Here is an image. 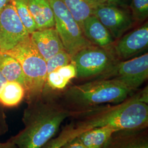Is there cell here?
I'll list each match as a JSON object with an SVG mask.
<instances>
[{
    "mask_svg": "<svg viewBox=\"0 0 148 148\" xmlns=\"http://www.w3.org/2000/svg\"><path fill=\"white\" fill-rule=\"evenodd\" d=\"M98 5H117L128 7V0H94Z\"/></svg>",
    "mask_w": 148,
    "mask_h": 148,
    "instance_id": "obj_24",
    "label": "cell"
},
{
    "mask_svg": "<svg viewBox=\"0 0 148 148\" xmlns=\"http://www.w3.org/2000/svg\"><path fill=\"white\" fill-rule=\"evenodd\" d=\"M148 77V54L119 61L106 74L97 79H114L125 85L132 92Z\"/></svg>",
    "mask_w": 148,
    "mask_h": 148,
    "instance_id": "obj_7",
    "label": "cell"
},
{
    "mask_svg": "<svg viewBox=\"0 0 148 148\" xmlns=\"http://www.w3.org/2000/svg\"><path fill=\"white\" fill-rule=\"evenodd\" d=\"M8 53L21 64L25 76V98L27 102L42 95L47 70L46 61L38 52L29 36L16 45Z\"/></svg>",
    "mask_w": 148,
    "mask_h": 148,
    "instance_id": "obj_4",
    "label": "cell"
},
{
    "mask_svg": "<svg viewBox=\"0 0 148 148\" xmlns=\"http://www.w3.org/2000/svg\"><path fill=\"white\" fill-rule=\"evenodd\" d=\"M60 148H87L81 143L77 136L70 139Z\"/></svg>",
    "mask_w": 148,
    "mask_h": 148,
    "instance_id": "obj_25",
    "label": "cell"
},
{
    "mask_svg": "<svg viewBox=\"0 0 148 148\" xmlns=\"http://www.w3.org/2000/svg\"><path fill=\"white\" fill-rule=\"evenodd\" d=\"M8 130V126L6 121L5 112L0 106V136L5 134Z\"/></svg>",
    "mask_w": 148,
    "mask_h": 148,
    "instance_id": "obj_26",
    "label": "cell"
},
{
    "mask_svg": "<svg viewBox=\"0 0 148 148\" xmlns=\"http://www.w3.org/2000/svg\"><path fill=\"white\" fill-rule=\"evenodd\" d=\"M148 46V23H144L116 40L112 46V52L119 61L134 58Z\"/></svg>",
    "mask_w": 148,
    "mask_h": 148,
    "instance_id": "obj_10",
    "label": "cell"
},
{
    "mask_svg": "<svg viewBox=\"0 0 148 148\" xmlns=\"http://www.w3.org/2000/svg\"><path fill=\"white\" fill-rule=\"evenodd\" d=\"M25 87L16 81H7L0 89V106L13 108L19 105L25 97Z\"/></svg>",
    "mask_w": 148,
    "mask_h": 148,
    "instance_id": "obj_16",
    "label": "cell"
},
{
    "mask_svg": "<svg viewBox=\"0 0 148 148\" xmlns=\"http://www.w3.org/2000/svg\"><path fill=\"white\" fill-rule=\"evenodd\" d=\"M30 37L38 52L46 61L65 49L55 27L36 30Z\"/></svg>",
    "mask_w": 148,
    "mask_h": 148,
    "instance_id": "obj_11",
    "label": "cell"
},
{
    "mask_svg": "<svg viewBox=\"0 0 148 148\" xmlns=\"http://www.w3.org/2000/svg\"><path fill=\"white\" fill-rule=\"evenodd\" d=\"M58 95L43 92L27 102L22 117L24 127L10 138L16 148H41L57 136L64 121L72 115Z\"/></svg>",
    "mask_w": 148,
    "mask_h": 148,
    "instance_id": "obj_1",
    "label": "cell"
},
{
    "mask_svg": "<svg viewBox=\"0 0 148 148\" xmlns=\"http://www.w3.org/2000/svg\"><path fill=\"white\" fill-rule=\"evenodd\" d=\"M128 7L136 24H142L148 16V0H128Z\"/></svg>",
    "mask_w": 148,
    "mask_h": 148,
    "instance_id": "obj_21",
    "label": "cell"
},
{
    "mask_svg": "<svg viewBox=\"0 0 148 148\" xmlns=\"http://www.w3.org/2000/svg\"><path fill=\"white\" fill-rule=\"evenodd\" d=\"M110 48L92 45L72 57L79 79H97L106 74L119 62Z\"/></svg>",
    "mask_w": 148,
    "mask_h": 148,
    "instance_id": "obj_5",
    "label": "cell"
},
{
    "mask_svg": "<svg viewBox=\"0 0 148 148\" xmlns=\"http://www.w3.org/2000/svg\"><path fill=\"white\" fill-rule=\"evenodd\" d=\"M0 72L7 81L18 82L25 87V76L21 65L8 53L0 52Z\"/></svg>",
    "mask_w": 148,
    "mask_h": 148,
    "instance_id": "obj_17",
    "label": "cell"
},
{
    "mask_svg": "<svg viewBox=\"0 0 148 148\" xmlns=\"http://www.w3.org/2000/svg\"><path fill=\"white\" fill-rule=\"evenodd\" d=\"M56 70L60 74H62L64 77L69 80L70 82L72 79L76 78V68L73 62Z\"/></svg>",
    "mask_w": 148,
    "mask_h": 148,
    "instance_id": "obj_23",
    "label": "cell"
},
{
    "mask_svg": "<svg viewBox=\"0 0 148 148\" xmlns=\"http://www.w3.org/2000/svg\"><path fill=\"white\" fill-rule=\"evenodd\" d=\"M7 81L6 80L5 77L3 76V75L1 74V73L0 72V89L2 87V86H3V85ZM2 107V106H1Z\"/></svg>",
    "mask_w": 148,
    "mask_h": 148,
    "instance_id": "obj_29",
    "label": "cell"
},
{
    "mask_svg": "<svg viewBox=\"0 0 148 148\" xmlns=\"http://www.w3.org/2000/svg\"><path fill=\"white\" fill-rule=\"evenodd\" d=\"M49 1L54 16V27L65 51L73 57L81 49L92 45L63 2L62 0Z\"/></svg>",
    "mask_w": 148,
    "mask_h": 148,
    "instance_id": "obj_6",
    "label": "cell"
},
{
    "mask_svg": "<svg viewBox=\"0 0 148 148\" xmlns=\"http://www.w3.org/2000/svg\"><path fill=\"white\" fill-rule=\"evenodd\" d=\"M11 3L29 34L30 35L36 31V25L28 8L27 0H12Z\"/></svg>",
    "mask_w": 148,
    "mask_h": 148,
    "instance_id": "obj_20",
    "label": "cell"
},
{
    "mask_svg": "<svg viewBox=\"0 0 148 148\" xmlns=\"http://www.w3.org/2000/svg\"><path fill=\"white\" fill-rule=\"evenodd\" d=\"M84 131V129L76 126L73 122L66 125L58 135L51 139L41 148H60L70 139L77 136Z\"/></svg>",
    "mask_w": 148,
    "mask_h": 148,
    "instance_id": "obj_19",
    "label": "cell"
},
{
    "mask_svg": "<svg viewBox=\"0 0 148 148\" xmlns=\"http://www.w3.org/2000/svg\"><path fill=\"white\" fill-rule=\"evenodd\" d=\"M93 15L109 30L115 41L136 24L128 7L99 5Z\"/></svg>",
    "mask_w": 148,
    "mask_h": 148,
    "instance_id": "obj_9",
    "label": "cell"
},
{
    "mask_svg": "<svg viewBox=\"0 0 148 148\" xmlns=\"http://www.w3.org/2000/svg\"><path fill=\"white\" fill-rule=\"evenodd\" d=\"M12 0H0V10L11 3Z\"/></svg>",
    "mask_w": 148,
    "mask_h": 148,
    "instance_id": "obj_28",
    "label": "cell"
},
{
    "mask_svg": "<svg viewBox=\"0 0 148 148\" xmlns=\"http://www.w3.org/2000/svg\"><path fill=\"white\" fill-rule=\"evenodd\" d=\"M102 148H148V128L116 131Z\"/></svg>",
    "mask_w": 148,
    "mask_h": 148,
    "instance_id": "obj_12",
    "label": "cell"
},
{
    "mask_svg": "<svg viewBox=\"0 0 148 148\" xmlns=\"http://www.w3.org/2000/svg\"><path fill=\"white\" fill-rule=\"evenodd\" d=\"M72 63V56L65 49L60 51L46 61L47 74Z\"/></svg>",
    "mask_w": 148,
    "mask_h": 148,
    "instance_id": "obj_22",
    "label": "cell"
},
{
    "mask_svg": "<svg viewBox=\"0 0 148 148\" xmlns=\"http://www.w3.org/2000/svg\"><path fill=\"white\" fill-rule=\"evenodd\" d=\"M69 12L82 28L83 23L90 16L93 15L98 5L94 0H62Z\"/></svg>",
    "mask_w": 148,
    "mask_h": 148,
    "instance_id": "obj_18",
    "label": "cell"
},
{
    "mask_svg": "<svg viewBox=\"0 0 148 148\" xmlns=\"http://www.w3.org/2000/svg\"><path fill=\"white\" fill-rule=\"evenodd\" d=\"M0 148H16V147L10 139L5 142H0Z\"/></svg>",
    "mask_w": 148,
    "mask_h": 148,
    "instance_id": "obj_27",
    "label": "cell"
},
{
    "mask_svg": "<svg viewBox=\"0 0 148 148\" xmlns=\"http://www.w3.org/2000/svg\"><path fill=\"white\" fill-rule=\"evenodd\" d=\"M75 125L85 130L108 126L116 130L148 128V87L117 104L72 111Z\"/></svg>",
    "mask_w": 148,
    "mask_h": 148,
    "instance_id": "obj_2",
    "label": "cell"
},
{
    "mask_svg": "<svg viewBox=\"0 0 148 148\" xmlns=\"http://www.w3.org/2000/svg\"><path fill=\"white\" fill-rule=\"evenodd\" d=\"M30 36L10 3L0 10V52H6Z\"/></svg>",
    "mask_w": 148,
    "mask_h": 148,
    "instance_id": "obj_8",
    "label": "cell"
},
{
    "mask_svg": "<svg viewBox=\"0 0 148 148\" xmlns=\"http://www.w3.org/2000/svg\"><path fill=\"white\" fill-rule=\"evenodd\" d=\"M116 131L108 126L93 127L80 133L77 138L87 148H102Z\"/></svg>",
    "mask_w": 148,
    "mask_h": 148,
    "instance_id": "obj_15",
    "label": "cell"
},
{
    "mask_svg": "<svg viewBox=\"0 0 148 148\" xmlns=\"http://www.w3.org/2000/svg\"><path fill=\"white\" fill-rule=\"evenodd\" d=\"M132 92L114 79H93L68 87L61 93V101L72 111L97 106L117 104L126 99Z\"/></svg>",
    "mask_w": 148,
    "mask_h": 148,
    "instance_id": "obj_3",
    "label": "cell"
},
{
    "mask_svg": "<svg viewBox=\"0 0 148 148\" xmlns=\"http://www.w3.org/2000/svg\"><path fill=\"white\" fill-rule=\"evenodd\" d=\"M27 2L37 30L54 27V16L49 0H27Z\"/></svg>",
    "mask_w": 148,
    "mask_h": 148,
    "instance_id": "obj_14",
    "label": "cell"
},
{
    "mask_svg": "<svg viewBox=\"0 0 148 148\" xmlns=\"http://www.w3.org/2000/svg\"><path fill=\"white\" fill-rule=\"evenodd\" d=\"M82 30L87 40L93 45L110 48L115 41L110 32L95 15L85 20Z\"/></svg>",
    "mask_w": 148,
    "mask_h": 148,
    "instance_id": "obj_13",
    "label": "cell"
}]
</instances>
